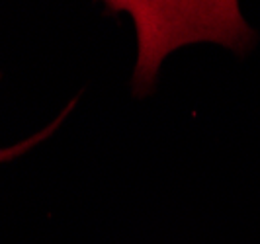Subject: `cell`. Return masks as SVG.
<instances>
[{
  "label": "cell",
  "mask_w": 260,
  "mask_h": 244,
  "mask_svg": "<svg viewBox=\"0 0 260 244\" xmlns=\"http://www.w3.org/2000/svg\"><path fill=\"white\" fill-rule=\"evenodd\" d=\"M110 12H127L137 29V64L133 88L145 94L158 75L165 57L174 49L213 41L235 51L247 49L252 29L239 0H102Z\"/></svg>",
  "instance_id": "obj_1"
}]
</instances>
